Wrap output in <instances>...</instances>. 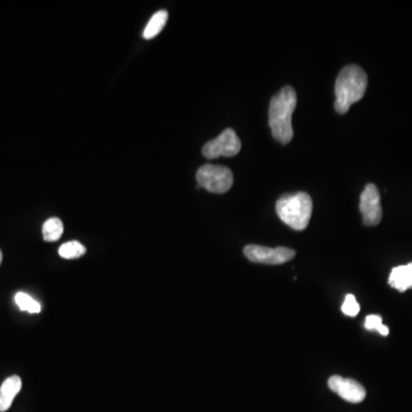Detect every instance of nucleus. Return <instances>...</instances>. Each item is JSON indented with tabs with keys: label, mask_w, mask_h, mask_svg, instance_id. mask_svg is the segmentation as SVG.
Segmentation results:
<instances>
[{
	"label": "nucleus",
	"mask_w": 412,
	"mask_h": 412,
	"mask_svg": "<svg viewBox=\"0 0 412 412\" xmlns=\"http://www.w3.org/2000/svg\"><path fill=\"white\" fill-rule=\"evenodd\" d=\"M244 254L253 263L263 265H282L296 257V251L289 248H267L261 246H248L244 249Z\"/></svg>",
	"instance_id": "6"
},
{
	"label": "nucleus",
	"mask_w": 412,
	"mask_h": 412,
	"mask_svg": "<svg viewBox=\"0 0 412 412\" xmlns=\"http://www.w3.org/2000/svg\"><path fill=\"white\" fill-rule=\"evenodd\" d=\"M86 253V248L83 246L82 243L77 241L72 242H67L63 246H60L58 249V254L65 258V259H78L80 257L84 256Z\"/></svg>",
	"instance_id": "13"
},
{
	"label": "nucleus",
	"mask_w": 412,
	"mask_h": 412,
	"mask_svg": "<svg viewBox=\"0 0 412 412\" xmlns=\"http://www.w3.org/2000/svg\"><path fill=\"white\" fill-rule=\"evenodd\" d=\"M360 211L365 226H377L382 221V208L380 194L376 184H369L365 186V191L361 194Z\"/></svg>",
	"instance_id": "7"
},
{
	"label": "nucleus",
	"mask_w": 412,
	"mask_h": 412,
	"mask_svg": "<svg viewBox=\"0 0 412 412\" xmlns=\"http://www.w3.org/2000/svg\"><path fill=\"white\" fill-rule=\"evenodd\" d=\"M22 389V380L19 376H12L3 382L0 387V412L10 409L15 396Z\"/></svg>",
	"instance_id": "9"
},
{
	"label": "nucleus",
	"mask_w": 412,
	"mask_h": 412,
	"mask_svg": "<svg viewBox=\"0 0 412 412\" xmlns=\"http://www.w3.org/2000/svg\"><path fill=\"white\" fill-rule=\"evenodd\" d=\"M389 283V285L401 292L412 288V263L393 268Z\"/></svg>",
	"instance_id": "10"
},
{
	"label": "nucleus",
	"mask_w": 412,
	"mask_h": 412,
	"mask_svg": "<svg viewBox=\"0 0 412 412\" xmlns=\"http://www.w3.org/2000/svg\"><path fill=\"white\" fill-rule=\"evenodd\" d=\"M199 187L215 194H224L234 184V175L228 167L213 164H205L199 167L196 174Z\"/></svg>",
	"instance_id": "4"
},
{
	"label": "nucleus",
	"mask_w": 412,
	"mask_h": 412,
	"mask_svg": "<svg viewBox=\"0 0 412 412\" xmlns=\"http://www.w3.org/2000/svg\"><path fill=\"white\" fill-rule=\"evenodd\" d=\"M365 329L369 331H377L382 336H389V327L382 324V317L379 315H369L365 318Z\"/></svg>",
	"instance_id": "15"
},
{
	"label": "nucleus",
	"mask_w": 412,
	"mask_h": 412,
	"mask_svg": "<svg viewBox=\"0 0 412 412\" xmlns=\"http://www.w3.org/2000/svg\"><path fill=\"white\" fill-rule=\"evenodd\" d=\"M276 212L285 225L294 230H303L313 213V201L306 193L284 195L276 203Z\"/></svg>",
	"instance_id": "3"
},
{
	"label": "nucleus",
	"mask_w": 412,
	"mask_h": 412,
	"mask_svg": "<svg viewBox=\"0 0 412 412\" xmlns=\"http://www.w3.org/2000/svg\"><path fill=\"white\" fill-rule=\"evenodd\" d=\"M341 310H343V313L345 315L351 317L356 316L360 313V305H358L356 298L353 294H347L346 296L344 303H343V307H341Z\"/></svg>",
	"instance_id": "16"
},
{
	"label": "nucleus",
	"mask_w": 412,
	"mask_h": 412,
	"mask_svg": "<svg viewBox=\"0 0 412 412\" xmlns=\"http://www.w3.org/2000/svg\"><path fill=\"white\" fill-rule=\"evenodd\" d=\"M15 303L21 310L28 312L30 314L41 313V303L36 301L32 296H29L27 293L19 292L15 296Z\"/></svg>",
	"instance_id": "14"
},
{
	"label": "nucleus",
	"mask_w": 412,
	"mask_h": 412,
	"mask_svg": "<svg viewBox=\"0 0 412 412\" xmlns=\"http://www.w3.org/2000/svg\"><path fill=\"white\" fill-rule=\"evenodd\" d=\"M1 261H3V253L0 251V265H1Z\"/></svg>",
	"instance_id": "17"
},
{
	"label": "nucleus",
	"mask_w": 412,
	"mask_h": 412,
	"mask_svg": "<svg viewBox=\"0 0 412 412\" xmlns=\"http://www.w3.org/2000/svg\"><path fill=\"white\" fill-rule=\"evenodd\" d=\"M167 19H169V14L166 10H158L157 13L153 14L147 24L146 29L143 31V38L151 39V38L156 37L157 34H160L165 27Z\"/></svg>",
	"instance_id": "11"
},
{
	"label": "nucleus",
	"mask_w": 412,
	"mask_h": 412,
	"mask_svg": "<svg viewBox=\"0 0 412 412\" xmlns=\"http://www.w3.org/2000/svg\"><path fill=\"white\" fill-rule=\"evenodd\" d=\"M65 227L58 218H50L43 225V237L46 242H56L61 239Z\"/></svg>",
	"instance_id": "12"
},
{
	"label": "nucleus",
	"mask_w": 412,
	"mask_h": 412,
	"mask_svg": "<svg viewBox=\"0 0 412 412\" xmlns=\"http://www.w3.org/2000/svg\"><path fill=\"white\" fill-rule=\"evenodd\" d=\"M242 148V142L235 131L227 129L218 138L208 141L203 147V155L208 160H215L220 156L232 157L237 155Z\"/></svg>",
	"instance_id": "5"
},
{
	"label": "nucleus",
	"mask_w": 412,
	"mask_h": 412,
	"mask_svg": "<svg viewBox=\"0 0 412 412\" xmlns=\"http://www.w3.org/2000/svg\"><path fill=\"white\" fill-rule=\"evenodd\" d=\"M368 86V77L365 70L358 65L345 67L336 80V102L334 108L338 113H347L351 105L365 96Z\"/></svg>",
	"instance_id": "2"
},
{
	"label": "nucleus",
	"mask_w": 412,
	"mask_h": 412,
	"mask_svg": "<svg viewBox=\"0 0 412 412\" xmlns=\"http://www.w3.org/2000/svg\"><path fill=\"white\" fill-rule=\"evenodd\" d=\"M327 385L332 392L347 402H362L367 395L365 387L360 382H355L353 379L343 378L340 376H332L329 379Z\"/></svg>",
	"instance_id": "8"
},
{
	"label": "nucleus",
	"mask_w": 412,
	"mask_h": 412,
	"mask_svg": "<svg viewBox=\"0 0 412 412\" xmlns=\"http://www.w3.org/2000/svg\"><path fill=\"white\" fill-rule=\"evenodd\" d=\"M296 106V93L285 86L272 98L270 106V127L272 134L283 144L292 140V115Z\"/></svg>",
	"instance_id": "1"
}]
</instances>
